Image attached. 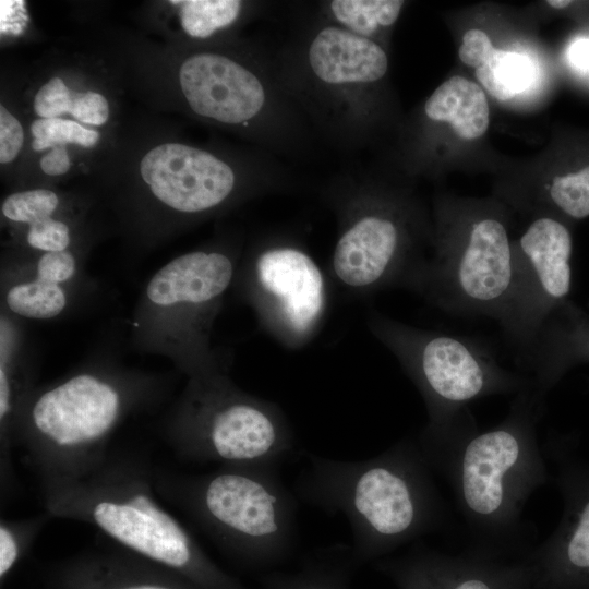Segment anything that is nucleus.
<instances>
[{
  "mask_svg": "<svg viewBox=\"0 0 589 589\" xmlns=\"http://www.w3.org/2000/svg\"><path fill=\"white\" fill-rule=\"evenodd\" d=\"M47 514L21 521L0 522V578L3 581L21 561L39 531Z\"/></svg>",
  "mask_w": 589,
  "mask_h": 589,
  "instance_id": "obj_30",
  "label": "nucleus"
},
{
  "mask_svg": "<svg viewBox=\"0 0 589 589\" xmlns=\"http://www.w3.org/2000/svg\"><path fill=\"white\" fill-rule=\"evenodd\" d=\"M47 281L75 287L83 266L73 250L37 253L36 256L2 266Z\"/></svg>",
  "mask_w": 589,
  "mask_h": 589,
  "instance_id": "obj_27",
  "label": "nucleus"
},
{
  "mask_svg": "<svg viewBox=\"0 0 589 589\" xmlns=\"http://www.w3.org/2000/svg\"><path fill=\"white\" fill-rule=\"evenodd\" d=\"M350 545H333L304 558L292 573L271 572L260 578L261 589H349L353 572Z\"/></svg>",
  "mask_w": 589,
  "mask_h": 589,
  "instance_id": "obj_23",
  "label": "nucleus"
},
{
  "mask_svg": "<svg viewBox=\"0 0 589 589\" xmlns=\"http://www.w3.org/2000/svg\"><path fill=\"white\" fill-rule=\"evenodd\" d=\"M279 462L224 465L197 476L153 478L216 543L242 566L264 570L286 562L298 542V498Z\"/></svg>",
  "mask_w": 589,
  "mask_h": 589,
  "instance_id": "obj_5",
  "label": "nucleus"
},
{
  "mask_svg": "<svg viewBox=\"0 0 589 589\" xmlns=\"http://www.w3.org/2000/svg\"><path fill=\"white\" fill-rule=\"evenodd\" d=\"M368 326L424 401L428 421L416 440L428 460L478 425L470 404L493 395H516L530 383L472 338L414 327L378 312L371 313Z\"/></svg>",
  "mask_w": 589,
  "mask_h": 589,
  "instance_id": "obj_6",
  "label": "nucleus"
},
{
  "mask_svg": "<svg viewBox=\"0 0 589 589\" xmlns=\"http://www.w3.org/2000/svg\"><path fill=\"white\" fill-rule=\"evenodd\" d=\"M155 381L105 366L34 387L16 423L21 444L43 482L75 480L108 457L107 444L130 412L149 400Z\"/></svg>",
  "mask_w": 589,
  "mask_h": 589,
  "instance_id": "obj_4",
  "label": "nucleus"
},
{
  "mask_svg": "<svg viewBox=\"0 0 589 589\" xmlns=\"http://www.w3.org/2000/svg\"><path fill=\"white\" fill-rule=\"evenodd\" d=\"M3 312L16 318L53 320L64 313L74 287L64 286L2 267Z\"/></svg>",
  "mask_w": 589,
  "mask_h": 589,
  "instance_id": "obj_22",
  "label": "nucleus"
},
{
  "mask_svg": "<svg viewBox=\"0 0 589 589\" xmlns=\"http://www.w3.org/2000/svg\"><path fill=\"white\" fill-rule=\"evenodd\" d=\"M140 173L153 197L176 215L200 217L236 199V171L216 155L181 143H165L142 158Z\"/></svg>",
  "mask_w": 589,
  "mask_h": 589,
  "instance_id": "obj_17",
  "label": "nucleus"
},
{
  "mask_svg": "<svg viewBox=\"0 0 589 589\" xmlns=\"http://www.w3.org/2000/svg\"><path fill=\"white\" fill-rule=\"evenodd\" d=\"M425 116L448 122L456 134L466 141L482 136L489 127L486 96L478 84L455 75L442 83L424 105Z\"/></svg>",
  "mask_w": 589,
  "mask_h": 589,
  "instance_id": "obj_21",
  "label": "nucleus"
},
{
  "mask_svg": "<svg viewBox=\"0 0 589 589\" xmlns=\"http://www.w3.org/2000/svg\"><path fill=\"white\" fill-rule=\"evenodd\" d=\"M567 444L555 442L550 450L562 517L553 532L526 554L534 589H589V461L575 456Z\"/></svg>",
  "mask_w": 589,
  "mask_h": 589,
  "instance_id": "obj_15",
  "label": "nucleus"
},
{
  "mask_svg": "<svg viewBox=\"0 0 589 589\" xmlns=\"http://www.w3.org/2000/svg\"><path fill=\"white\" fill-rule=\"evenodd\" d=\"M73 93L58 76L45 83L34 98V110L40 118H57L70 112Z\"/></svg>",
  "mask_w": 589,
  "mask_h": 589,
  "instance_id": "obj_33",
  "label": "nucleus"
},
{
  "mask_svg": "<svg viewBox=\"0 0 589 589\" xmlns=\"http://www.w3.org/2000/svg\"><path fill=\"white\" fill-rule=\"evenodd\" d=\"M290 67L286 88L333 130L356 134L357 100L385 76L388 58L377 43L326 22L311 32Z\"/></svg>",
  "mask_w": 589,
  "mask_h": 589,
  "instance_id": "obj_12",
  "label": "nucleus"
},
{
  "mask_svg": "<svg viewBox=\"0 0 589 589\" xmlns=\"http://www.w3.org/2000/svg\"><path fill=\"white\" fill-rule=\"evenodd\" d=\"M544 401L530 382L501 422L474 428L431 464L453 491L469 548L510 558L532 549L524 510L550 479L537 432Z\"/></svg>",
  "mask_w": 589,
  "mask_h": 589,
  "instance_id": "obj_2",
  "label": "nucleus"
},
{
  "mask_svg": "<svg viewBox=\"0 0 589 589\" xmlns=\"http://www.w3.org/2000/svg\"><path fill=\"white\" fill-rule=\"evenodd\" d=\"M238 268L236 255L223 249L191 251L161 266L135 305L134 346L170 359L188 378L229 370L211 338Z\"/></svg>",
  "mask_w": 589,
  "mask_h": 589,
  "instance_id": "obj_7",
  "label": "nucleus"
},
{
  "mask_svg": "<svg viewBox=\"0 0 589 589\" xmlns=\"http://www.w3.org/2000/svg\"><path fill=\"white\" fill-rule=\"evenodd\" d=\"M69 113L85 124L101 125L109 118V105L99 93H74Z\"/></svg>",
  "mask_w": 589,
  "mask_h": 589,
  "instance_id": "obj_34",
  "label": "nucleus"
},
{
  "mask_svg": "<svg viewBox=\"0 0 589 589\" xmlns=\"http://www.w3.org/2000/svg\"><path fill=\"white\" fill-rule=\"evenodd\" d=\"M60 199L51 190L33 189L10 194L1 204V214L10 223L29 226L57 215Z\"/></svg>",
  "mask_w": 589,
  "mask_h": 589,
  "instance_id": "obj_28",
  "label": "nucleus"
},
{
  "mask_svg": "<svg viewBox=\"0 0 589 589\" xmlns=\"http://www.w3.org/2000/svg\"><path fill=\"white\" fill-rule=\"evenodd\" d=\"M572 3V1L567 0H549L548 4L555 9H563L568 7Z\"/></svg>",
  "mask_w": 589,
  "mask_h": 589,
  "instance_id": "obj_39",
  "label": "nucleus"
},
{
  "mask_svg": "<svg viewBox=\"0 0 589 589\" xmlns=\"http://www.w3.org/2000/svg\"><path fill=\"white\" fill-rule=\"evenodd\" d=\"M171 3L180 5L183 31L201 39L231 25L242 11V2L238 0H188Z\"/></svg>",
  "mask_w": 589,
  "mask_h": 589,
  "instance_id": "obj_26",
  "label": "nucleus"
},
{
  "mask_svg": "<svg viewBox=\"0 0 589 589\" xmlns=\"http://www.w3.org/2000/svg\"><path fill=\"white\" fill-rule=\"evenodd\" d=\"M236 280L260 325L284 347L302 348L320 329L328 305L327 280L300 245L267 242L239 266Z\"/></svg>",
  "mask_w": 589,
  "mask_h": 589,
  "instance_id": "obj_11",
  "label": "nucleus"
},
{
  "mask_svg": "<svg viewBox=\"0 0 589 589\" xmlns=\"http://www.w3.org/2000/svg\"><path fill=\"white\" fill-rule=\"evenodd\" d=\"M55 589H202L129 551L88 553L59 565Z\"/></svg>",
  "mask_w": 589,
  "mask_h": 589,
  "instance_id": "obj_19",
  "label": "nucleus"
},
{
  "mask_svg": "<svg viewBox=\"0 0 589 589\" xmlns=\"http://www.w3.org/2000/svg\"><path fill=\"white\" fill-rule=\"evenodd\" d=\"M572 254V235L553 217L533 220L515 244L512 302L501 327L519 356L551 315L570 300Z\"/></svg>",
  "mask_w": 589,
  "mask_h": 589,
  "instance_id": "obj_14",
  "label": "nucleus"
},
{
  "mask_svg": "<svg viewBox=\"0 0 589 589\" xmlns=\"http://www.w3.org/2000/svg\"><path fill=\"white\" fill-rule=\"evenodd\" d=\"M494 50L489 36L483 31L469 29L462 37L458 55L464 63L477 69L492 57Z\"/></svg>",
  "mask_w": 589,
  "mask_h": 589,
  "instance_id": "obj_36",
  "label": "nucleus"
},
{
  "mask_svg": "<svg viewBox=\"0 0 589 589\" xmlns=\"http://www.w3.org/2000/svg\"><path fill=\"white\" fill-rule=\"evenodd\" d=\"M341 193L339 230L330 259V275L353 296L410 287L428 257L412 244L402 213L392 204L352 187Z\"/></svg>",
  "mask_w": 589,
  "mask_h": 589,
  "instance_id": "obj_10",
  "label": "nucleus"
},
{
  "mask_svg": "<svg viewBox=\"0 0 589 589\" xmlns=\"http://www.w3.org/2000/svg\"><path fill=\"white\" fill-rule=\"evenodd\" d=\"M397 589H534V575L526 555L510 558L471 548L446 553L422 541L398 556L373 563Z\"/></svg>",
  "mask_w": 589,
  "mask_h": 589,
  "instance_id": "obj_16",
  "label": "nucleus"
},
{
  "mask_svg": "<svg viewBox=\"0 0 589 589\" xmlns=\"http://www.w3.org/2000/svg\"><path fill=\"white\" fill-rule=\"evenodd\" d=\"M416 437L364 460L308 455L293 482L299 501L349 522L360 567L443 530L448 509Z\"/></svg>",
  "mask_w": 589,
  "mask_h": 589,
  "instance_id": "obj_1",
  "label": "nucleus"
},
{
  "mask_svg": "<svg viewBox=\"0 0 589 589\" xmlns=\"http://www.w3.org/2000/svg\"><path fill=\"white\" fill-rule=\"evenodd\" d=\"M19 318L1 312L0 338V444L1 468L9 464L21 410L34 389L31 363L24 353Z\"/></svg>",
  "mask_w": 589,
  "mask_h": 589,
  "instance_id": "obj_20",
  "label": "nucleus"
},
{
  "mask_svg": "<svg viewBox=\"0 0 589 589\" xmlns=\"http://www.w3.org/2000/svg\"><path fill=\"white\" fill-rule=\"evenodd\" d=\"M179 83L190 109L207 120L231 127L256 125L269 143L292 127L289 91L269 71L264 73L231 57L199 52L187 58Z\"/></svg>",
  "mask_w": 589,
  "mask_h": 589,
  "instance_id": "obj_13",
  "label": "nucleus"
},
{
  "mask_svg": "<svg viewBox=\"0 0 589 589\" xmlns=\"http://www.w3.org/2000/svg\"><path fill=\"white\" fill-rule=\"evenodd\" d=\"M402 5L399 0H333L324 5V15L328 22L375 41L376 34L397 21Z\"/></svg>",
  "mask_w": 589,
  "mask_h": 589,
  "instance_id": "obj_24",
  "label": "nucleus"
},
{
  "mask_svg": "<svg viewBox=\"0 0 589 589\" xmlns=\"http://www.w3.org/2000/svg\"><path fill=\"white\" fill-rule=\"evenodd\" d=\"M153 477L129 459H107L75 480L43 482L49 517L96 527L120 546L202 589H250L224 572L157 501Z\"/></svg>",
  "mask_w": 589,
  "mask_h": 589,
  "instance_id": "obj_3",
  "label": "nucleus"
},
{
  "mask_svg": "<svg viewBox=\"0 0 589 589\" xmlns=\"http://www.w3.org/2000/svg\"><path fill=\"white\" fill-rule=\"evenodd\" d=\"M457 238H445L410 290L444 313L488 317L502 325L509 311L515 244L500 219L478 217Z\"/></svg>",
  "mask_w": 589,
  "mask_h": 589,
  "instance_id": "obj_9",
  "label": "nucleus"
},
{
  "mask_svg": "<svg viewBox=\"0 0 589 589\" xmlns=\"http://www.w3.org/2000/svg\"><path fill=\"white\" fill-rule=\"evenodd\" d=\"M518 358L524 375L545 399L569 370L589 363V313L568 300Z\"/></svg>",
  "mask_w": 589,
  "mask_h": 589,
  "instance_id": "obj_18",
  "label": "nucleus"
},
{
  "mask_svg": "<svg viewBox=\"0 0 589 589\" xmlns=\"http://www.w3.org/2000/svg\"><path fill=\"white\" fill-rule=\"evenodd\" d=\"M165 435L180 457L220 466L283 464L294 448L283 409L239 388L229 370L188 378Z\"/></svg>",
  "mask_w": 589,
  "mask_h": 589,
  "instance_id": "obj_8",
  "label": "nucleus"
},
{
  "mask_svg": "<svg viewBox=\"0 0 589 589\" xmlns=\"http://www.w3.org/2000/svg\"><path fill=\"white\" fill-rule=\"evenodd\" d=\"M551 202L567 216H589V166L578 172L555 177L549 188Z\"/></svg>",
  "mask_w": 589,
  "mask_h": 589,
  "instance_id": "obj_31",
  "label": "nucleus"
},
{
  "mask_svg": "<svg viewBox=\"0 0 589 589\" xmlns=\"http://www.w3.org/2000/svg\"><path fill=\"white\" fill-rule=\"evenodd\" d=\"M24 133L19 120L3 106L0 107V161L8 164L20 153Z\"/></svg>",
  "mask_w": 589,
  "mask_h": 589,
  "instance_id": "obj_35",
  "label": "nucleus"
},
{
  "mask_svg": "<svg viewBox=\"0 0 589 589\" xmlns=\"http://www.w3.org/2000/svg\"><path fill=\"white\" fill-rule=\"evenodd\" d=\"M24 241L37 253L72 250L70 225L56 216L26 226Z\"/></svg>",
  "mask_w": 589,
  "mask_h": 589,
  "instance_id": "obj_32",
  "label": "nucleus"
},
{
  "mask_svg": "<svg viewBox=\"0 0 589 589\" xmlns=\"http://www.w3.org/2000/svg\"><path fill=\"white\" fill-rule=\"evenodd\" d=\"M568 57L577 69L589 72V38L576 40L568 50Z\"/></svg>",
  "mask_w": 589,
  "mask_h": 589,
  "instance_id": "obj_38",
  "label": "nucleus"
},
{
  "mask_svg": "<svg viewBox=\"0 0 589 589\" xmlns=\"http://www.w3.org/2000/svg\"><path fill=\"white\" fill-rule=\"evenodd\" d=\"M474 73L494 98L508 100L530 86L533 67L524 55L495 49L492 57L477 68Z\"/></svg>",
  "mask_w": 589,
  "mask_h": 589,
  "instance_id": "obj_25",
  "label": "nucleus"
},
{
  "mask_svg": "<svg viewBox=\"0 0 589 589\" xmlns=\"http://www.w3.org/2000/svg\"><path fill=\"white\" fill-rule=\"evenodd\" d=\"M31 132L34 136L32 142L34 151L65 144L92 147L99 140L97 131L84 128L76 121L61 118L37 119L31 124Z\"/></svg>",
  "mask_w": 589,
  "mask_h": 589,
  "instance_id": "obj_29",
  "label": "nucleus"
},
{
  "mask_svg": "<svg viewBox=\"0 0 589 589\" xmlns=\"http://www.w3.org/2000/svg\"><path fill=\"white\" fill-rule=\"evenodd\" d=\"M41 170L49 176H60L70 168V158L64 145H57L40 159Z\"/></svg>",
  "mask_w": 589,
  "mask_h": 589,
  "instance_id": "obj_37",
  "label": "nucleus"
}]
</instances>
